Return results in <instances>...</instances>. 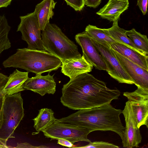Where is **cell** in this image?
Returning a JSON list of instances; mask_svg holds the SVG:
<instances>
[{"mask_svg": "<svg viewBox=\"0 0 148 148\" xmlns=\"http://www.w3.org/2000/svg\"><path fill=\"white\" fill-rule=\"evenodd\" d=\"M60 102L74 110L90 109L110 104L117 99L121 92L108 88L106 83L85 73L70 79L62 89Z\"/></svg>", "mask_w": 148, "mask_h": 148, "instance_id": "1", "label": "cell"}, {"mask_svg": "<svg viewBox=\"0 0 148 148\" xmlns=\"http://www.w3.org/2000/svg\"><path fill=\"white\" fill-rule=\"evenodd\" d=\"M122 110L110 104L90 109L78 110L67 117L58 119L60 122L95 131H112L123 139L124 127L120 119Z\"/></svg>", "mask_w": 148, "mask_h": 148, "instance_id": "2", "label": "cell"}, {"mask_svg": "<svg viewBox=\"0 0 148 148\" xmlns=\"http://www.w3.org/2000/svg\"><path fill=\"white\" fill-rule=\"evenodd\" d=\"M5 68L23 69L36 75L57 70L62 62L58 58L45 50L18 49L2 63Z\"/></svg>", "mask_w": 148, "mask_h": 148, "instance_id": "3", "label": "cell"}, {"mask_svg": "<svg viewBox=\"0 0 148 148\" xmlns=\"http://www.w3.org/2000/svg\"><path fill=\"white\" fill-rule=\"evenodd\" d=\"M41 37L45 50L59 58L62 63L82 56L77 45L56 25L49 23L42 31Z\"/></svg>", "mask_w": 148, "mask_h": 148, "instance_id": "4", "label": "cell"}, {"mask_svg": "<svg viewBox=\"0 0 148 148\" xmlns=\"http://www.w3.org/2000/svg\"><path fill=\"white\" fill-rule=\"evenodd\" d=\"M23 100L21 93L5 95L3 107V123L0 129V138L7 141L14 138L16 129L23 118Z\"/></svg>", "mask_w": 148, "mask_h": 148, "instance_id": "5", "label": "cell"}, {"mask_svg": "<svg viewBox=\"0 0 148 148\" xmlns=\"http://www.w3.org/2000/svg\"><path fill=\"white\" fill-rule=\"evenodd\" d=\"M46 137L51 140L64 139L73 144L79 141L90 142L88 138L91 132L89 130L69 124L63 123L58 119L42 131Z\"/></svg>", "mask_w": 148, "mask_h": 148, "instance_id": "6", "label": "cell"}, {"mask_svg": "<svg viewBox=\"0 0 148 148\" xmlns=\"http://www.w3.org/2000/svg\"><path fill=\"white\" fill-rule=\"evenodd\" d=\"M20 22L17 31L22 34V39L28 44L27 49L44 50L37 16L36 12L20 16Z\"/></svg>", "mask_w": 148, "mask_h": 148, "instance_id": "7", "label": "cell"}, {"mask_svg": "<svg viewBox=\"0 0 148 148\" xmlns=\"http://www.w3.org/2000/svg\"><path fill=\"white\" fill-rule=\"evenodd\" d=\"M91 39L103 57L107 68L106 71L110 77L119 83L134 84V81L120 63L113 49L102 45L92 38Z\"/></svg>", "mask_w": 148, "mask_h": 148, "instance_id": "8", "label": "cell"}, {"mask_svg": "<svg viewBox=\"0 0 148 148\" xmlns=\"http://www.w3.org/2000/svg\"><path fill=\"white\" fill-rule=\"evenodd\" d=\"M123 95L130 103L137 127L145 125L148 128V90L137 88L133 92H124Z\"/></svg>", "mask_w": 148, "mask_h": 148, "instance_id": "9", "label": "cell"}, {"mask_svg": "<svg viewBox=\"0 0 148 148\" xmlns=\"http://www.w3.org/2000/svg\"><path fill=\"white\" fill-rule=\"evenodd\" d=\"M75 39L81 47L83 56L96 69L107 71L104 60L93 44L91 38L85 31L77 34Z\"/></svg>", "mask_w": 148, "mask_h": 148, "instance_id": "10", "label": "cell"}, {"mask_svg": "<svg viewBox=\"0 0 148 148\" xmlns=\"http://www.w3.org/2000/svg\"><path fill=\"white\" fill-rule=\"evenodd\" d=\"M122 113L124 115L125 123L124 138L122 141L123 146L127 148L138 147L141 142L142 137L128 101L125 103Z\"/></svg>", "mask_w": 148, "mask_h": 148, "instance_id": "11", "label": "cell"}, {"mask_svg": "<svg viewBox=\"0 0 148 148\" xmlns=\"http://www.w3.org/2000/svg\"><path fill=\"white\" fill-rule=\"evenodd\" d=\"M120 63L137 88L148 90V71L113 50Z\"/></svg>", "mask_w": 148, "mask_h": 148, "instance_id": "12", "label": "cell"}, {"mask_svg": "<svg viewBox=\"0 0 148 148\" xmlns=\"http://www.w3.org/2000/svg\"><path fill=\"white\" fill-rule=\"evenodd\" d=\"M53 76L49 73L45 76L38 74L34 77H28L23 84V87L25 90H31L42 96L46 94L53 95L56 87Z\"/></svg>", "mask_w": 148, "mask_h": 148, "instance_id": "13", "label": "cell"}, {"mask_svg": "<svg viewBox=\"0 0 148 148\" xmlns=\"http://www.w3.org/2000/svg\"><path fill=\"white\" fill-rule=\"evenodd\" d=\"M93 67L82 56L81 58L70 59L62 62L61 72L71 79L79 75L91 72Z\"/></svg>", "mask_w": 148, "mask_h": 148, "instance_id": "14", "label": "cell"}, {"mask_svg": "<svg viewBox=\"0 0 148 148\" xmlns=\"http://www.w3.org/2000/svg\"><path fill=\"white\" fill-rule=\"evenodd\" d=\"M128 0H109L107 3L96 14L101 17L113 22L118 21L129 7Z\"/></svg>", "mask_w": 148, "mask_h": 148, "instance_id": "15", "label": "cell"}, {"mask_svg": "<svg viewBox=\"0 0 148 148\" xmlns=\"http://www.w3.org/2000/svg\"><path fill=\"white\" fill-rule=\"evenodd\" d=\"M28 72H23L16 69L8 77V81L1 91L4 95H12L25 90L23 87L28 77Z\"/></svg>", "mask_w": 148, "mask_h": 148, "instance_id": "16", "label": "cell"}, {"mask_svg": "<svg viewBox=\"0 0 148 148\" xmlns=\"http://www.w3.org/2000/svg\"><path fill=\"white\" fill-rule=\"evenodd\" d=\"M111 48L135 64L148 71V56L141 54L120 43L110 44Z\"/></svg>", "mask_w": 148, "mask_h": 148, "instance_id": "17", "label": "cell"}, {"mask_svg": "<svg viewBox=\"0 0 148 148\" xmlns=\"http://www.w3.org/2000/svg\"><path fill=\"white\" fill-rule=\"evenodd\" d=\"M103 29L107 35L113 39L117 42L141 54L146 55L143 51L138 49L127 36L125 34L126 30L119 26L118 21L113 22L112 26L111 27Z\"/></svg>", "mask_w": 148, "mask_h": 148, "instance_id": "18", "label": "cell"}, {"mask_svg": "<svg viewBox=\"0 0 148 148\" xmlns=\"http://www.w3.org/2000/svg\"><path fill=\"white\" fill-rule=\"evenodd\" d=\"M56 3L54 0H43L36 5L34 11L37 16L41 30L44 29L49 23L50 19L52 18L54 15L53 10Z\"/></svg>", "mask_w": 148, "mask_h": 148, "instance_id": "19", "label": "cell"}, {"mask_svg": "<svg viewBox=\"0 0 148 148\" xmlns=\"http://www.w3.org/2000/svg\"><path fill=\"white\" fill-rule=\"evenodd\" d=\"M54 113L50 109L43 108L39 110L37 116L33 120L34 127L38 132L42 131L52 124L56 120Z\"/></svg>", "mask_w": 148, "mask_h": 148, "instance_id": "20", "label": "cell"}, {"mask_svg": "<svg viewBox=\"0 0 148 148\" xmlns=\"http://www.w3.org/2000/svg\"><path fill=\"white\" fill-rule=\"evenodd\" d=\"M85 31L90 37L102 45L111 48L110 44L117 42L114 40L107 35L103 29L95 26L88 25L85 28Z\"/></svg>", "mask_w": 148, "mask_h": 148, "instance_id": "21", "label": "cell"}, {"mask_svg": "<svg viewBox=\"0 0 148 148\" xmlns=\"http://www.w3.org/2000/svg\"><path fill=\"white\" fill-rule=\"evenodd\" d=\"M125 34L138 49L148 55V40L146 35L141 34L134 28L126 30Z\"/></svg>", "mask_w": 148, "mask_h": 148, "instance_id": "22", "label": "cell"}, {"mask_svg": "<svg viewBox=\"0 0 148 148\" xmlns=\"http://www.w3.org/2000/svg\"><path fill=\"white\" fill-rule=\"evenodd\" d=\"M10 28L5 15L0 16V54L3 51L11 47L8 37Z\"/></svg>", "mask_w": 148, "mask_h": 148, "instance_id": "23", "label": "cell"}, {"mask_svg": "<svg viewBox=\"0 0 148 148\" xmlns=\"http://www.w3.org/2000/svg\"><path fill=\"white\" fill-rule=\"evenodd\" d=\"M80 148H118L119 147L113 144L103 141L90 142L85 146L74 147Z\"/></svg>", "mask_w": 148, "mask_h": 148, "instance_id": "24", "label": "cell"}, {"mask_svg": "<svg viewBox=\"0 0 148 148\" xmlns=\"http://www.w3.org/2000/svg\"><path fill=\"white\" fill-rule=\"evenodd\" d=\"M68 5L73 8L75 11L82 10L85 5L84 0H64Z\"/></svg>", "mask_w": 148, "mask_h": 148, "instance_id": "25", "label": "cell"}, {"mask_svg": "<svg viewBox=\"0 0 148 148\" xmlns=\"http://www.w3.org/2000/svg\"><path fill=\"white\" fill-rule=\"evenodd\" d=\"M147 0H138L137 5L142 12L143 14H146L147 10Z\"/></svg>", "mask_w": 148, "mask_h": 148, "instance_id": "26", "label": "cell"}, {"mask_svg": "<svg viewBox=\"0 0 148 148\" xmlns=\"http://www.w3.org/2000/svg\"><path fill=\"white\" fill-rule=\"evenodd\" d=\"M101 0H84L85 5L87 6L95 8L101 2Z\"/></svg>", "mask_w": 148, "mask_h": 148, "instance_id": "27", "label": "cell"}, {"mask_svg": "<svg viewBox=\"0 0 148 148\" xmlns=\"http://www.w3.org/2000/svg\"><path fill=\"white\" fill-rule=\"evenodd\" d=\"M57 140V143L62 146L69 147H73L74 146L73 144L67 140L60 138Z\"/></svg>", "mask_w": 148, "mask_h": 148, "instance_id": "28", "label": "cell"}, {"mask_svg": "<svg viewBox=\"0 0 148 148\" xmlns=\"http://www.w3.org/2000/svg\"><path fill=\"white\" fill-rule=\"evenodd\" d=\"M8 79V77L2 73H0V90L3 89Z\"/></svg>", "mask_w": 148, "mask_h": 148, "instance_id": "29", "label": "cell"}, {"mask_svg": "<svg viewBox=\"0 0 148 148\" xmlns=\"http://www.w3.org/2000/svg\"><path fill=\"white\" fill-rule=\"evenodd\" d=\"M5 96L3 95L0 97V129L3 123V107Z\"/></svg>", "mask_w": 148, "mask_h": 148, "instance_id": "30", "label": "cell"}, {"mask_svg": "<svg viewBox=\"0 0 148 148\" xmlns=\"http://www.w3.org/2000/svg\"><path fill=\"white\" fill-rule=\"evenodd\" d=\"M12 0H0V8L7 7L10 5Z\"/></svg>", "mask_w": 148, "mask_h": 148, "instance_id": "31", "label": "cell"}, {"mask_svg": "<svg viewBox=\"0 0 148 148\" xmlns=\"http://www.w3.org/2000/svg\"><path fill=\"white\" fill-rule=\"evenodd\" d=\"M7 141L0 138V148L9 147L6 145Z\"/></svg>", "mask_w": 148, "mask_h": 148, "instance_id": "32", "label": "cell"}, {"mask_svg": "<svg viewBox=\"0 0 148 148\" xmlns=\"http://www.w3.org/2000/svg\"><path fill=\"white\" fill-rule=\"evenodd\" d=\"M1 90H0V97H1L3 95H4L1 93Z\"/></svg>", "mask_w": 148, "mask_h": 148, "instance_id": "33", "label": "cell"}]
</instances>
